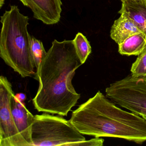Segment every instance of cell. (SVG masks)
Returning <instances> with one entry per match:
<instances>
[{
  "mask_svg": "<svg viewBox=\"0 0 146 146\" xmlns=\"http://www.w3.org/2000/svg\"><path fill=\"white\" fill-rule=\"evenodd\" d=\"M82 64L73 40H54L37 75L39 87L33 99L35 108L39 112L67 116L81 97L72 80L76 70Z\"/></svg>",
  "mask_w": 146,
  "mask_h": 146,
  "instance_id": "1",
  "label": "cell"
},
{
  "mask_svg": "<svg viewBox=\"0 0 146 146\" xmlns=\"http://www.w3.org/2000/svg\"><path fill=\"white\" fill-rule=\"evenodd\" d=\"M69 121L82 135L146 141V120L119 108L100 91L73 111Z\"/></svg>",
  "mask_w": 146,
  "mask_h": 146,
  "instance_id": "2",
  "label": "cell"
},
{
  "mask_svg": "<svg viewBox=\"0 0 146 146\" xmlns=\"http://www.w3.org/2000/svg\"><path fill=\"white\" fill-rule=\"evenodd\" d=\"M29 18L16 5L11 7L1 17L0 56L6 64L23 78H36L31 54Z\"/></svg>",
  "mask_w": 146,
  "mask_h": 146,
  "instance_id": "3",
  "label": "cell"
},
{
  "mask_svg": "<svg viewBox=\"0 0 146 146\" xmlns=\"http://www.w3.org/2000/svg\"><path fill=\"white\" fill-rule=\"evenodd\" d=\"M31 139L32 146H74L86 140L69 120L46 112L35 116Z\"/></svg>",
  "mask_w": 146,
  "mask_h": 146,
  "instance_id": "4",
  "label": "cell"
},
{
  "mask_svg": "<svg viewBox=\"0 0 146 146\" xmlns=\"http://www.w3.org/2000/svg\"><path fill=\"white\" fill-rule=\"evenodd\" d=\"M106 96L116 105L137 115L146 116V77L131 74L110 84Z\"/></svg>",
  "mask_w": 146,
  "mask_h": 146,
  "instance_id": "5",
  "label": "cell"
},
{
  "mask_svg": "<svg viewBox=\"0 0 146 146\" xmlns=\"http://www.w3.org/2000/svg\"><path fill=\"white\" fill-rule=\"evenodd\" d=\"M14 94L7 78L0 77V146H23L12 112L11 100Z\"/></svg>",
  "mask_w": 146,
  "mask_h": 146,
  "instance_id": "6",
  "label": "cell"
},
{
  "mask_svg": "<svg viewBox=\"0 0 146 146\" xmlns=\"http://www.w3.org/2000/svg\"><path fill=\"white\" fill-rule=\"evenodd\" d=\"M31 9L34 17L47 25L58 23L61 17V0H20Z\"/></svg>",
  "mask_w": 146,
  "mask_h": 146,
  "instance_id": "7",
  "label": "cell"
},
{
  "mask_svg": "<svg viewBox=\"0 0 146 146\" xmlns=\"http://www.w3.org/2000/svg\"><path fill=\"white\" fill-rule=\"evenodd\" d=\"M11 107L23 146H32L31 129L35 116L26 108L24 102L20 100L15 94L11 100Z\"/></svg>",
  "mask_w": 146,
  "mask_h": 146,
  "instance_id": "8",
  "label": "cell"
},
{
  "mask_svg": "<svg viewBox=\"0 0 146 146\" xmlns=\"http://www.w3.org/2000/svg\"><path fill=\"white\" fill-rule=\"evenodd\" d=\"M118 13L129 18L146 35V0H121Z\"/></svg>",
  "mask_w": 146,
  "mask_h": 146,
  "instance_id": "9",
  "label": "cell"
},
{
  "mask_svg": "<svg viewBox=\"0 0 146 146\" xmlns=\"http://www.w3.org/2000/svg\"><path fill=\"white\" fill-rule=\"evenodd\" d=\"M140 32V30L129 18L120 14V17L114 21L111 28L110 36L119 45L131 36Z\"/></svg>",
  "mask_w": 146,
  "mask_h": 146,
  "instance_id": "10",
  "label": "cell"
},
{
  "mask_svg": "<svg viewBox=\"0 0 146 146\" xmlns=\"http://www.w3.org/2000/svg\"><path fill=\"white\" fill-rule=\"evenodd\" d=\"M146 46V35L142 32L136 33L118 45V52L122 55L138 56Z\"/></svg>",
  "mask_w": 146,
  "mask_h": 146,
  "instance_id": "11",
  "label": "cell"
},
{
  "mask_svg": "<svg viewBox=\"0 0 146 146\" xmlns=\"http://www.w3.org/2000/svg\"><path fill=\"white\" fill-rule=\"evenodd\" d=\"M77 53L84 64L91 53L92 49L89 42L82 34L78 33L73 40Z\"/></svg>",
  "mask_w": 146,
  "mask_h": 146,
  "instance_id": "12",
  "label": "cell"
},
{
  "mask_svg": "<svg viewBox=\"0 0 146 146\" xmlns=\"http://www.w3.org/2000/svg\"><path fill=\"white\" fill-rule=\"evenodd\" d=\"M30 45L31 54L35 65L37 78L40 66L42 61L46 55L47 52L43 46L42 42L31 35L30 37Z\"/></svg>",
  "mask_w": 146,
  "mask_h": 146,
  "instance_id": "13",
  "label": "cell"
},
{
  "mask_svg": "<svg viewBox=\"0 0 146 146\" xmlns=\"http://www.w3.org/2000/svg\"><path fill=\"white\" fill-rule=\"evenodd\" d=\"M131 72L135 77H146V46L132 64Z\"/></svg>",
  "mask_w": 146,
  "mask_h": 146,
  "instance_id": "14",
  "label": "cell"
},
{
  "mask_svg": "<svg viewBox=\"0 0 146 146\" xmlns=\"http://www.w3.org/2000/svg\"><path fill=\"white\" fill-rule=\"evenodd\" d=\"M104 140L100 137H95V138L90 140H85L84 141L75 143L74 146H102L103 145Z\"/></svg>",
  "mask_w": 146,
  "mask_h": 146,
  "instance_id": "15",
  "label": "cell"
},
{
  "mask_svg": "<svg viewBox=\"0 0 146 146\" xmlns=\"http://www.w3.org/2000/svg\"><path fill=\"white\" fill-rule=\"evenodd\" d=\"M15 96L20 100L23 102H24L26 99V95L25 94H23V93H19V94H17L15 95Z\"/></svg>",
  "mask_w": 146,
  "mask_h": 146,
  "instance_id": "16",
  "label": "cell"
},
{
  "mask_svg": "<svg viewBox=\"0 0 146 146\" xmlns=\"http://www.w3.org/2000/svg\"><path fill=\"white\" fill-rule=\"evenodd\" d=\"M5 0H0V7L2 8L3 5L5 4Z\"/></svg>",
  "mask_w": 146,
  "mask_h": 146,
  "instance_id": "17",
  "label": "cell"
},
{
  "mask_svg": "<svg viewBox=\"0 0 146 146\" xmlns=\"http://www.w3.org/2000/svg\"><path fill=\"white\" fill-rule=\"evenodd\" d=\"M141 117H143L146 120V116H145V115H142Z\"/></svg>",
  "mask_w": 146,
  "mask_h": 146,
  "instance_id": "18",
  "label": "cell"
}]
</instances>
